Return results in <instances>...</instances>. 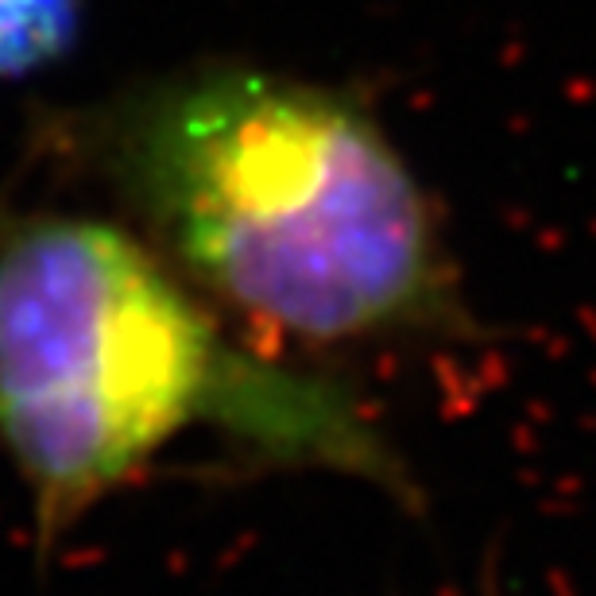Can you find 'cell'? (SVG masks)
I'll return each instance as SVG.
<instances>
[{"instance_id": "7a4b0ae2", "label": "cell", "mask_w": 596, "mask_h": 596, "mask_svg": "<svg viewBox=\"0 0 596 596\" xmlns=\"http://www.w3.org/2000/svg\"><path fill=\"white\" fill-rule=\"evenodd\" d=\"M415 500L357 395L252 353L124 221L0 206V446L62 538L186 430Z\"/></svg>"}, {"instance_id": "3957f363", "label": "cell", "mask_w": 596, "mask_h": 596, "mask_svg": "<svg viewBox=\"0 0 596 596\" xmlns=\"http://www.w3.org/2000/svg\"><path fill=\"white\" fill-rule=\"evenodd\" d=\"M78 0H0V82L59 66L78 39Z\"/></svg>"}, {"instance_id": "6da1fadb", "label": "cell", "mask_w": 596, "mask_h": 596, "mask_svg": "<svg viewBox=\"0 0 596 596\" xmlns=\"http://www.w3.org/2000/svg\"><path fill=\"white\" fill-rule=\"evenodd\" d=\"M66 144L213 310L310 349L469 329L430 194L349 93L206 62L66 120Z\"/></svg>"}]
</instances>
